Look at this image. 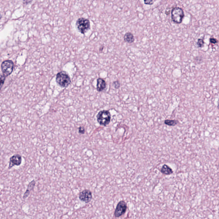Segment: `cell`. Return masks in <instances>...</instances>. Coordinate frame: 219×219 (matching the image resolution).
I'll use <instances>...</instances> for the list:
<instances>
[{
    "instance_id": "5bb4252c",
    "label": "cell",
    "mask_w": 219,
    "mask_h": 219,
    "mask_svg": "<svg viewBox=\"0 0 219 219\" xmlns=\"http://www.w3.org/2000/svg\"><path fill=\"white\" fill-rule=\"evenodd\" d=\"M5 80V77L4 75L0 74V90H1L2 87L4 84Z\"/></svg>"
},
{
    "instance_id": "277c9868",
    "label": "cell",
    "mask_w": 219,
    "mask_h": 219,
    "mask_svg": "<svg viewBox=\"0 0 219 219\" xmlns=\"http://www.w3.org/2000/svg\"><path fill=\"white\" fill-rule=\"evenodd\" d=\"M97 121L101 126H107L110 123L111 119V115L107 111H101L97 116Z\"/></svg>"
},
{
    "instance_id": "5b68a950",
    "label": "cell",
    "mask_w": 219,
    "mask_h": 219,
    "mask_svg": "<svg viewBox=\"0 0 219 219\" xmlns=\"http://www.w3.org/2000/svg\"><path fill=\"white\" fill-rule=\"evenodd\" d=\"M13 62L10 60L3 61L2 64V70L5 77L8 76L12 73L13 70Z\"/></svg>"
},
{
    "instance_id": "d6986e66",
    "label": "cell",
    "mask_w": 219,
    "mask_h": 219,
    "mask_svg": "<svg viewBox=\"0 0 219 219\" xmlns=\"http://www.w3.org/2000/svg\"><path fill=\"white\" fill-rule=\"evenodd\" d=\"M210 42L211 43H212V44H216L218 42L217 40V39L214 38H210Z\"/></svg>"
},
{
    "instance_id": "8992f818",
    "label": "cell",
    "mask_w": 219,
    "mask_h": 219,
    "mask_svg": "<svg viewBox=\"0 0 219 219\" xmlns=\"http://www.w3.org/2000/svg\"><path fill=\"white\" fill-rule=\"evenodd\" d=\"M127 206L126 202L123 201L119 202L114 212V216L116 217H119L122 216L126 213L127 210Z\"/></svg>"
},
{
    "instance_id": "4fadbf2b",
    "label": "cell",
    "mask_w": 219,
    "mask_h": 219,
    "mask_svg": "<svg viewBox=\"0 0 219 219\" xmlns=\"http://www.w3.org/2000/svg\"><path fill=\"white\" fill-rule=\"evenodd\" d=\"M164 123L169 126H176L178 123V121L176 120H169L167 119L164 121Z\"/></svg>"
},
{
    "instance_id": "ac0fdd59",
    "label": "cell",
    "mask_w": 219,
    "mask_h": 219,
    "mask_svg": "<svg viewBox=\"0 0 219 219\" xmlns=\"http://www.w3.org/2000/svg\"><path fill=\"white\" fill-rule=\"evenodd\" d=\"M113 85H114L116 88L117 89L120 87V83H119L118 81H117V82H114V83H113Z\"/></svg>"
},
{
    "instance_id": "7c38bea8",
    "label": "cell",
    "mask_w": 219,
    "mask_h": 219,
    "mask_svg": "<svg viewBox=\"0 0 219 219\" xmlns=\"http://www.w3.org/2000/svg\"><path fill=\"white\" fill-rule=\"evenodd\" d=\"M34 185L35 182L34 181H32L27 186V190L26 192H25V194H24V197H23L24 198H26L28 196L30 191L33 189V187H34Z\"/></svg>"
},
{
    "instance_id": "44dd1931",
    "label": "cell",
    "mask_w": 219,
    "mask_h": 219,
    "mask_svg": "<svg viewBox=\"0 0 219 219\" xmlns=\"http://www.w3.org/2000/svg\"><path fill=\"white\" fill-rule=\"evenodd\" d=\"M2 16H0V19H1V18H2Z\"/></svg>"
},
{
    "instance_id": "e0dca14e",
    "label": "cell",
    "mask_w": 219,
    "mask_h": 219,
    "mask_svg": "<svg viewBox=\"0 0 219 219\" xmlns=\"http://www.w3.org/2000/svg\"><path fill=\"white\" fill-rule=\"evenodd\" d=\"M79 132L80 134H83L85 133V129L83 127H80L79 128Z\"/></svg>"
},
{
    "instance_id": "3957f363",
    "label": "cell",
    "mask_w": 219,
    "mask_h": 219,
    "mask_svg": "<svg viewBox=\"0 0 219 219\" xmlns=\"http://www.w3.org/2000/svg\"><path fill=\"white\" fill-rule=\"evenodd\" d=\"M56 81L57 84L62 87H66L71 83L70 77L64 71L58 73L56 75Z\"/></svg>"
},
{
    "instance_id": "6da1fadb",
    "label": "cell",
    "mask_w": 219,
    "mask_h": 219,
    "mask_svg": "<svg viewBox=\"0 0 219 219\" xmlns=\"http://www.w3.org/2000/svg\"><path fill=\"white\" fill-rule=\"evenodd\" d=\"M75 25L79 32L83 34H85L90 29V21L87 18L83 17L77 19Z\"/></svg>"
},
{
    "instance_id": "9c48e42d",
    "label": "cell",
    "mask_w": 219,
    "mask_h": 219,
    "mask_svg": "<svg viewBox=\"0 0 219 219\" xmlns=\"http://www.w3.org/2000/svg\"><path fill=\"white\" fill-rule=\"evenodd\" d=\"M106 83L105 81L102 78H98L97 81V90L98 92H102L105 89Z\"/></svg>"
},
{
    "instance_id": "ba28073f",
    "label": "cell",
    "mask_w": 219,
    "mask_h": 219,
    "mask_svg": "<svg viewBox=\"0 0 219 219\" xmlns=\"http://www.w3.org/2000/svg\"><path fill=\"white\" fill-rule=\"evenodd\" d=\"M22 158L21 156L16 154L12 156L10 160L9 169L11 168L14 166H19L21 164Z\"/></svg>"
},
{
    "instance_id": "ffe728a7",
    "label": "cell",
    "mask_w": 219,
    "mask_h": 219,
    "mask_svg": "<svg viewBox=\"0 0 219 219\" xmlns=\"http://www.w3.org/2000/svg\"><path fill=\"white\" fill-rule=\"evenodd\" d=\"M33 1V0H24L23 1V3L25 5H27V4H28Z\"/></svg>"
},
{
    "instance_id": "30bf717a",
    "label": "cell",
    "mask_w": 219,
    "mask_h": 219,
    "mask_svg": "<svg viewBox=\"0 0 219 219\" xmlns=\"http://www.w3.org/2000/svg\"><path fill=\"white\" fill-rule=\"evenodd\" d=\"M161 172L163 174L166 175H170L173 173L172 169L166 164L163 166L161 169Z\"/></svg>"
},
{
    "instance_id": "8fae6325",
    "label": "cell",
    "mask_w": 219,
    "mask_h": 219,
    "mask_svg": "<svg viewBox=\"0 0 219 219\" xmlns=\"http://www.w3.org/2000/svg\"><path fill=\"white\" fill-rule=\"evenodd\" d=\"M124 39L126 42L128 43H132L134 41V37L132 33L128 32L126 33L124 36Z\"/></svg>"
},
{
    "instance_id": "7a4b0ae2",
    "label": "cell",
    "mask_w": 219,
    "mask_h": 219,
    "mask_svg": "<svg viewBox=\"0 0 219 219\" xmlns=\"http://www.w3.org/2000/svg\"><path fill=\"white\" fill-rule=\"evenodd\" d=\"M185 17V12L181 8L176 7L173 8L171 11V19L176 24H180L182 22Z\"/></svg>"
},
{
    "instance_id": "2e32d148",
    "label": "cell",
    "mask_w": 219,
    "mask_h": 219,
    "mask_svg": "<svg viewBox=\"0 0 219 219\" xmlns=\"http://www.w3.org/2000/svg\"><path fill=\"white\" fill-rule=\"evenodd\" d=\"M145 4L146 5H151L154 3V0H143Z\"/></svg>"
},
{
    "instance_id": "52a82bcc",
    "label": "cell",
    "mask_w": 219,
    "mask_h": 219,
    "mask_svg": "<svg viewBox=\"0 0 219 219\" xmlns=\"http://www.w3.org/2000/svg\"><path fill=\"white\" fill-rule=\"evenodd\" d=\"M79 197L82 201L86 203H88L92 199V194L89 190H83L80 193Z\"/></svg>"
},
{
    "instance_id": "9a60e30c",
    "label": "cell",
    "mask_w": 219,
    "mask_h": 219,
    "mask_svg": "<svg viewBox=\"0 0 219 219\" xmlns=\"http://www.w3.org/2000/svg\"><path fill=\"white\" fill-rule=\"evenodd\" d=\"M205 42L204 40L202 39H198L197 42V45L198 47H202L204 45Z\"/></svg>"
}]
</instances>
